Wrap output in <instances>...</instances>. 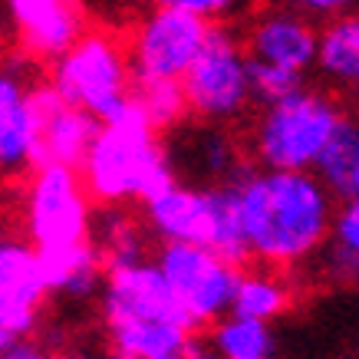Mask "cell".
Here are the masks:
<instances>
[{
	"mask_svg": "<svg viewBox=\"0 0 359 359\" xmlns=\"http://www.w3.org/2000/svg\"><path fill=\"white\" fill-rule=\"evenodd\" d=\"M178 11L191 13V17H198V20H211V17H221V13L228 11V4L224 0H172Z\"/></svg>",
	"mask_w": 359,
	"mask_h": 359,
	"instance_id": "484cf974",
	"label": "cell"
},
{
	"mask_svg": "<svg viewBox=\"0 0 359 359\" xmlns=\"http://www.w3.org/2000/svg\"><path fill=\"white\" fill-rule=\"evenodd\" d=\"M145 224L162 244H191L218 254L231 267L248 261L234 215V188L224 185H185L175 182L162 195L145 201Z\"/></svg>",
	"mask_w": 359,
	"mask_h": 359,
	"instance_id": "277c9868",
	"label": "cell"
},
{
	"mask_svg": "<svg viewBox=\"0 0 359 359\" xmlns=\"http://www.w3.org/2000/svg\"><path fill=\"white\" fill-rule=\"evenodd\" d=\"M43 300L36 250L23 238L0 234V356L40 327Z\"/></svg>",
	"mask_w": 359,
	"mask_h": 359,
	"instance_id": "8fae6325",
	"label": "cell"
},
{
	"mask_svg": "<svg viewBox=\"0 0 359 359\" xmlns=\"http://www.w3.org/2000/svg\"><path fill=\"white\" fill-rule=\"evenodd\" d=\"M27 79L17 66H0V175L33 168L36 122L27 106Z\"/></svg>",
	"mask_w": 359,
	"mask_h": 359,
	"instance_id": "5bb4252c",
	"label": "cell"
},
{
	"mask_svg": "<svg viewBox=\"0 0 359 359\" xmlns=\"http://www.w3.org/2000/svg\"><path fill=\"white\" fill-rule=\"evenodd\" d=\"M248 63V50L238 33L228 27H208L201 53L178 79L188 112H195L208 126L238 119L250 102Z\"/></svg>",
	"mask_w": 359,
	"mask_h": 359,
	"instance_id": "ba28073f",
	"label": "cell"
},
{
	"mask_svg": "<svg viewBox=\"0 0 359 359\" xmlns=\"http://www.w3.org/2000/svg\"><path fill=\"white\" fill-rule=\"evenodd\" d=\"M89 241L99 250V257L109 267H126V264L145 261V231L139 228V221L132 218L122 208H106L93 228H89Z\"/></svg>",
	"mask_w": 359,
	"mask_h": 359,
	"instance_id": "ffe728a7",
	"label": "cell"
},
{
	"mask_svg": "<svg viewBox=\"0 0 359 359\" xmlns=\"http://www.w3.org/2000/svg\"><path fill=\"white\" fill-rule=\"evenodd\" d=\"M208 27L211 23L178 11L172 0L158 4L135 23L129 36L126 60L132 79H182L205 46Z\"/></svg>",
	"mask_w": 359,
	"mask_h": 359,
	"instance_id": "30bf717a",
	"label": "cell"
},
{
	"mask_svg": "<svg viewBox=\"0 0 359 359\" xmlns=\"http://www.w3.org/2000/svg\"><path fill=\"white\" fill-rule=\"evenodd\" d=\"M0 359H53V353L40 343H30V339H20V343H13L7 353Z\"/></svg>",
	"mask_w": 359,
	"mask_h": 359,
	"instance_id": "4316f807",
	"label": "cell"
},
{
	"mask_svg": "<svg viewBox=\"0 0 359 359\" xmlns=\"http://www.w3.org/2000/svg\"><path fill=\"white\" fill-rule=\"evenodd\" d=\"M182 359H218V353L211 349V343H208V339L191 337V339H188V346H185V353H182Z\"/></svg>",
	"mask_w": 359,
	"mask_h": 359,
	"instance_id": "f1b7e54d",
	"label": "cell"
},
{
	"mask_svg": "<svg viewBox=\"0 0 359 359\" xmlns=\"http://www.w3.org/2000/svg\"><path fill=\"white\" fill-rule=\"evenodd\" d=\"M346 112L330 93L300 89L297 96L267 106L250 132L254 158L264 172H313L330 135Z\"/></svg>",
	"mask_w": 359,
	"mask_h": 359,
	"instance_id": "5b68a950",
	"label": "cell"
},
{
	"mask_svg": "<svg viewBox=\"0 0 359 359\" xmlns=\"http://www.w3.org/2000/svg\"><path fill=\"white\" fill-rule=\"evenodd\" d=\"M152 264L191 330L215 327L221 316L231 313L241 271L221 261L218 254L191 244H162Z\"/></svg>",
	"mask_w": 359,
	"mask_h": 359,
	"instance_id": "9c48e42d",
	"label": "cell"
},
{
	"mask_svg": "<svg viewBox=\"0 0 359 359\" xmlns=\"http://www.w3.org/2000/svg\"><path fill=\"white\" fill-rule=\"evenodd\" d=\"M79 182L89 198L106 208H122L129 201H152L178 182V175L158 132L126 99L109 119L99 122L96 139L79 165Z\"/></svg>",
	"mask_w": 359,
	"mask_h": 359,
	"instance_id": "3957f363",
	"label": "cell"
},
{
	"mask_svg": "<svg viewBox=\"0 0 359 359\" xmlns=\"http://www.w3.org/2000/svg\"><path fill=\"white\" fill-rule=\"evenodd\" d=\"M248 60L306 76L316 53V27L300 11H264L248 30Z\"/></svg>",
	"mask_w": 359,
	"mask_h": 359,
	"instance_id": "4fadbf2b",
	"label": "cell"
},
{
	"mask_svg": "<svg viewBox=\"0 0 359 359\" xmlns=\"http://www.w3.org/2000/svg\"><path fill=\"white\" fill-rule=\"evenodd\" d=\"M99 313L119 359H182L191 327L172 300L152 261L109 267L99 290Z\"/></svg>",
	"mask_w": 359,
	"mask_h": 359,
	"instance_id": "7a4b0ae2",
	"label": "cell"
},
{
	"mask_svg": "<svg viewBox=\"0 0 359 359\" xmlns=\"http://www.w3.org/2000/svg\"><path fill=\"white\" fill-rule=\"evenodd\" d=\"M60 359H93V356H86V353H66V356H60Z\"/></svg>",
	"mask_w": 359,
	"mask_h": 359,
	"instance_id": "f546056e",
	"label": "cell"
},
{
	"mask_svg": "<svg viewBox=\"0 0 359 359\" xmlns=\"http://www.w3.org/2000/svg\"><path fill=\"white\" fill-rule=\"evenodd\" d=\"M50 86L66 106L86 112L96 122L109 119L132 89L126 46L109 30H86L69 53L56 60Z\"/></svg>",
	"mask_w": 359,
	"mask_h": 359,
	"instance_id": "8992f818",
	"label": "cell"
},
{
	"mask_svg": "<svg viewBox=\"0 0 359 359\" xmlns=\"http://www.w3.org/2000/svg\"><path fill=\"white\" fill-rule=\"evenodd\" d=\"M109 359H119V356H109Z\"/></svg>",
	"mask_w": 359,
	"mask_h": 359,
	"instance_id": "4dcf8cb0",
	"label": "cell"
},
{
	"mask_svg": "<svg viewBox=\"0 0 359 359\" xmlns=\"http://www.w3.org/2000/svg\"><path fill=\"white\" fill-rule=\"evenodd\" d=\"M313 66L339 86H356L359 79V17L337 13L316 30Z\"/></svg>",
	"mask_w": 359,
	"mask_h": 359,
	"instance_id": "ac0fdd59",
	"label": "cell"
},
{
	"mask_svg": "<svg viewBox=\"0 0 359 359\" xmlns=\"http://www.w3.org/2000/svg\"><path fill=\"white\" fill-rule=\"evenodd\" d=\"M349 4H343V0H306L304 4V11L310 13H323V17H337V13H343ZM300 11V13H304Z\"/></svg>",
	"mask_w": 359,
	"mask_h": 359,
	"instance_id": "83f0119b",
	"label": "cell"
},
{
	"mask_svg": "<svg viewBox=\"0 0 359 359\" xmlns=\"http://www.w3.org/2000/svg\"><path fill=\"white\" fill-rule=\"evenodd\" d=\"M129 99L139 106V112L155 132L175 129L188 116V102L178 79H132Z\"/></svg>",
	"mask_w": 359,
	"mask_h": 359,
	"instance_id": "cb8c5ba5",
	"label": "cell"
},
{
	"mask_svg": "<svg viewBox=\"0 0 359 359\" xmlns=\"http://www.w3.org/2000/svg\"><path fill=\"white\" fill-rule=\"evenodd\" d=\"M17 43L30 60H60L89 30L86 11L73 0H11Z\"/></svg>",
	"mask_w": 359,
	"mask_h": 359,
	"instance_id": "7c38bea8",
	"label": "cell"
},
{
	"mask_svg": "<svg viewBox=\"0 0 359 359\" xmlns=\"http://www.w3.org/2000/svg\"><path fill=\"white\" fill-rule=\"evenodd\" d=\"M323 267L337 283H353L359 273V201L339 205L323 244Z\"/></svg>",
	"mask_w": 359,
	"mask_h": 359,
	"instance_id": "603a6c76",
	"label": "cell"
},
{
	"mask_svg": "<svg viewBox=\"0 0 359 359\" xmlns=\"http://www.w3.org/2000/svg\"><path fill=\"white\" fill-rule=\"evenodd\" d=\"M231 188L248 257L271 267H297L323 250L337 205L313 172L241 168Z\"/></svg>",
	"mask_w": 359,
	"mask_h": 359,
	"instance_id": "6da1fadb",
	"label": "cell"
},
{
	"mask_svg": "<svg viewBox=\"0 0 359 359\" xmlns=\"http://www.w3.org/2000/svg\"><path fill=\"white\" fill-rule=\"evenodd\" d=\"M313 178L327 188L333 201H356L359 198V126L353 119H343L337 132L330 135L327 149L320 152L313 165Z\"/></svg>",
	"mask_w": 359,
	"mask_h": 359,
	"instance_id": "e0dca14e",
	"label": "cell"
},
{
	"mask_svg": "<svg viewBox=\"0 0 359 359\" xmlns=\"http://www.w3.org/2000/svg\"><path fill=\"white\" fill-rule=\"evenodd\" d=\"M182 162L198 172L208 182H231L234 175L241 172L238 165V145L224 129L218 126H201V129L188 132L185 142H182Z\"/></svg>",
	"mask_w": 359,
	"mask_h": 359,
	"instance_id": "44dd1931",
	"label": "cell"
},
{
	"mask_svg": "<svg viewBox=\"0 0 359 359\" xmlns=\"http://www.w3.org/2000/svg\"><path fill=\"white\" fill-rule=\"evenodd\" d=\"M248 86H250V102H261L264 109H267V106H277L283 99L297 96L300 89H306V76L250 60L248 63Z\"/></svg>",
	"mask_w": 359,
	"mask_h": 359,
	"instance_id": "d4e9b609",
	"label": "cell"
},
{
	"mask_svg": "<svg viewBox=\"0 0 359 359\" xmlns=\"http://www.w3.org/2000/svg\"><path fill=\"white\" fill-rule=\"evenodd\" d=\"M23 231L33 250H60L89 241L93 205L79 172L60 165H36L23 188Z\"/></svg>",
	"mask_w": 359,
	"mask_h": 359,
	"instance_id": "52a82bcc",
	"label": "cell"
},
{
	"mask_svg": "<svg viewBox=\"0 0 359 359\" xmlns=\"http://www.w3.org/2000/svg\"><path fill=\"white\" fill-rule=\"evenodd\" d=\"M40 257V277L46 294H63L69 300H93L102 290L106 264L93 248V241L73 244L60 250H36Z\"/></svg>",
	"mask_w": 359,
	"mask_h": 359,
	"instance_id": "2e32d148",
	"label": "cell"
},
{
	"mask_svg": "<svg viewBox=\"0 0 359 359\" xmlns=\"http://www.w3.org/2000/svg\"><path fill=\"white\" fill-rule=\"evenodd\" d=\"M99 122L73 106H60L50 116L36 122V152H33V168L36 165H60L69 172H79L86 158L89 145L96 139Z\"/></svg>",
	"mask_w": 359,
	"mask_h": 359,
	"instance_id": "9a60e30c",
	"label": "cell"
},
{
	"mask_svg": "<svg viewBox=\"0 0 359 359\" xmlns=\"http://www.w3.org/2000/svg\"><path fill=\"white\" fill-rule=\"evenodd\" d=\"M211 349L218 359H277V333L267 323L228 313L211 330Z\"/></svg>",
	"mask_w": 359,
	"mask_h": 359,
	"instance_id": "7402d4cb",
	"label": "cell"
},
{
	"mask_svg": "<svg viewBox=\"0 0 359 359\" xmlns=\"http://www.w3.org/2000/svg\"><path fill=\"white\" fill-rule=\"evenodd\" d=\"M290 306H294V287L287 283V277L271 271L241 273L238 277L234 300H231V313L234 316L271 327L273 320H280Z\"/></svg>",
	"mask_w": 359,
	"mask_h": 359,
	"instance_id": "d6986e66",
	"label": "cell"
}]
</instances>
